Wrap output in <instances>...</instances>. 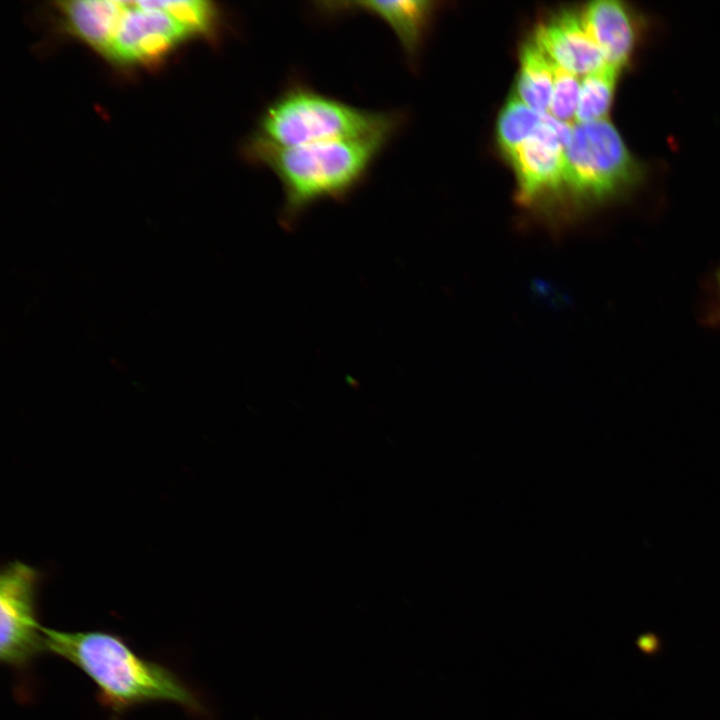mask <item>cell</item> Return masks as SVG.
Returning a JSON list of instances; mask_svg holds the SVG:
<instances>
[{
	"label": "cell",
	"instance_id": "obj_1",
	"mask_svg": "<svg viewBox=\"0 0 720 720\" xmlns=\"http://www.w3.org/2000/svg\"><path fill=\"white\" fill-rule=\"evenodd\" d=\"M45 649L71 662L96 685L113 713L147 702L168 701L201 713L202 703L171 670L137 655L119 636L42 628Z\"/></svg>",
	"mask_w": 720,
	"mask_h": 720
},
{
	"label": "cell",
	"instance_id": "obj_2",
	"mask_svg": "<svg viewBox=\"0 0 720 720\" xmlns=\"http://www.w3.org/2000/svg\"><path fill=\"white\" fill-rule=\"evenodd\" d=\"M391 137L373 136L270 148L244 141L241 154L279 179L284 202L280 221L289 228L311 205L343 200L368 175Z\"/></svg>",
	"mask_w": 720,
	"mask_h": 720
},
{
	"label": "cell",
	"instance_id": "obj_3",
	"mask_svg": "<svg viewBox=\"0 0 720 720\" xmlns=\"http://www.w3.org/2000/svg\"><path fill=\"white\" fill-rule=\"evenodd\" d=\"M396 113L365 110L292 82L260 113L247 141L270 148L391 137L400 123Z\"/></svg>",
	"mask_w": 720,
	"mask_h": 720
},
{
	"label": "cell",
	"instance_id": "obj_4",
	"mask_svg": "<svg viewBox=\"0 0 720 720\" xmlns=\"http://www.w3.org/2000/svg\"><path fill=\"white\" fill-rule=\"evenodd\" d=\"M640 168L606 120L574 123L564 154L563 192L581 204L600 203L631 187Z\"/></svg>",
	"mask_w": 720,
	"mask_h": 720
},
{
	"label": "cell",
	"instance_id": "obj_5",
	"mask_svg": "<svg viewBox=\"0 0 720 720\" xmlns=\"http://www.w3.org/2000/svg\"><path fill=\"white\" fill-rule=\"evenodd\" d=\"M36 570L21 562L7 565L0 575V658L24 668L45 649L36 617Z\"/></svg>",
	"mask_w": 720,
	"mask_h": 720
},
{
	"label": "cell",
	"instance_id": "obj_6",
	"mask_svg": "<svg viewBox=\"0 0 720 720\" xmlns=\"http://www.w3.org/2000/svg\"><path fill=\"white\" fill-rule=\"evenodd\" d=\"M572 126L547 113L537 132L505 157L521 203L533 205L563 192L564 154Z\"/></svg>",
	"mask_w": 720,
	"mask_h": 720
},
{
	"label": "cell",
	"instance_id": "obj_7",
	"mask_svg": "<svg viewBox=\"0 0 720 720\" xmlns=\"http://www.w3.org/2000/svg\"><path fill=\"white\" fill-rule=\"evenodd\" d=\"M190 36L166 12L146 7L140 1H127L106 57L120 64L151 63Z\"/></svg>",
	"mask_w": 720,
	"mask_h": 720
},
{
	"label": "cell",
	"instance_id": "obj_8",
	"mask_svg": "<svg viewBox=\"0 0 720 720\" xmlns=\"http://www.w3.org/2000/svg\"><path fill=\"white\" fill-rule=\"evenodd\" d=\"M533 40L553 64L578 77L606 65L587 31L581 11H558L537 26Z\"/></svg>",
	"mask_w": 720,
	"mask_h": 720
},
{
	"label": "cell",
	"instance_id": "obj_9",
	"mask_svg": "<svg viewBox=\"0 0 720 720\" xmlns=\"http://www.w3.org/2000/svg\"><path fill=\"white\" fill-rule=\"evenodd\" d=\"M435 4L424 0L330 1L314 3V9L325 17L362 12L381 19L393 30L406 53L412 58L423 42L436 9Z\"/></svg>",
	"mask_w": 720,
	"mask_h": 720
},
{
	"label": "cell",
	"instance_id": "obj_10",
	"mask_svg": "<svg viewBox=\"0 0 720 720\" xmlns=\"http://www.w3.org/2000/svg\"><path fill=\"white\" fill-rule=\"evenodd\" d=\"M588 33L606 64L621 70L628 62L636 42L632 12L616 0H598L581 10Z\"/></svg>",
	"mask_w": 720,
	"mask_h": 720
},
{
	"label": "cell",
	"instance_id": "obj_11",
	"mask_svg": "<svg viewBox=\"0 0 720 720\" xmlns=\"http://www.w3.org/2000/svg\"><path fill=\"white\" fill-rule=\"evenodd\" d=\"M127 8V1L77 0L58 3L68 30L105 57Z\"/></svg>",
	"mask_w": 720,
	"mask_h": 720
},
{
	"label": "cell",
	"instance_id": "obj_12",
	"mask_svg": "<svg viewBox=\"0 0 720 720\" xmlns=\"http://www.w3.org/2000/svg\"><path fill=\"white\" fill-rule=\"evenodd\" d=\"M554 82L553 66L533 39L520 49L514 94L531 109L548 113Z\"/></svg>",
	"mask_w": 720,
	"mask_h": 720
},
{
	"label": "cell",
	"instance_id": "obj_13",
	"mask_svg": "<svg viewBox=\"0 0 720 720\" xmlns=\"http://www.w3.org/2000/svg\"><path fill=\"white\" fill-rule=\"evenodd\" d=\"M547 113L537 112L513 93L505 102L496 122V141L506 157L532 137Z\"/></svg>",
	"mask_w": 720,
	"mask_h": 720
},
{
	"label": "cell",
	"instance_id": "obj_14",
	"mask_svg": "<svg viewBox=\"0 0 720 720\" xmlns=\"http://www.w3.org/2000/svg\"><path fill=\"white\" fill-rule=\"evenodd\" d=\"M620 71L606 64L582 78L575 123L606 120Z\"/></svg>",
	"mask_w": 720,
	"mask_h": 720
},
{
	"label": "cell",
	"instance_id": "obj_15",
	"mask_svg": "<svg viewBox=\"0 0 720 720\" xmlns=\"http://www.w3.org/2000/svg\"><path fill=\"white\" fill-rule=\"evenodd\" d=\"M149 8L166 12L190 35L215 38L221 26L220 9L210 1L184 0V1H140Z\"/></svg>",
	"mask_w": 720,
	"mask_h": 720
},
{
	"label": "cell",
	"instance_id": "obj_16",
	"mask_svg": "<svg viewBox=\"0 0 720 720\" xmlns=\"http://www.w3.org/2000/svg\"><path fill=\"white\" fill-rule=\"evenodd\" d=\"M552 66L554 82L548 114L561 122L571 124L575 121L581 80L553 63Z\"/></svg>",
	"mask_w": 720,
	"mask_h": 720
},
{
	"label": "cell",
	"instance_id": "obj_17",
	"mask_svg": "<svg viewBox=\"0 0 720 720\" xmlns=\"http://www.w3.org/2000/svg\"><path fill=\"white\" fill-rule=\"evenodd\" d=\"M716 290H717V299H718V303L720 306V268L717 272V277H716Z\"/></svg>",
	"mask_w": 720,
	"mask_h": 720
}]
</instances>
